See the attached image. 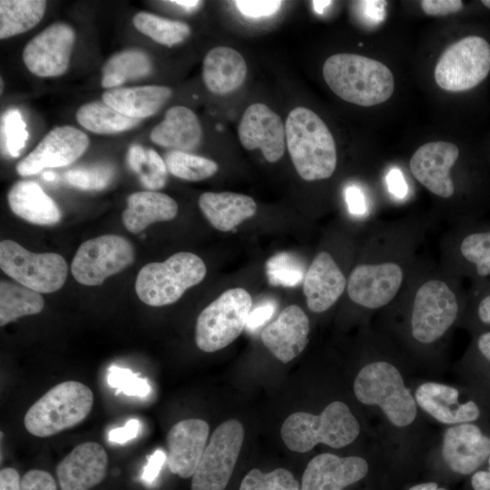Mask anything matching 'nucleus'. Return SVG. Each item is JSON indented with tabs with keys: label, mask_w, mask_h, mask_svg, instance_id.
Wrapping results in <instances>:
<instances>
[{
	"label": "nucleus",
	"mask_w": 490,
	"mask_h": 490,
	"mask_svg": "<svg viewBox=\"0 0 490 490\" xmlns=\"http://www.w3.org/2000/svg\"><path fill=\"white\" fill-rule=\"evenodd\" d=\"M43 178L45 180V181H53L56 179V174L53 172H44L43 173Z\"/></svg>",
	"instance_id": "nucleus-60"
},
{
	"label": "nucleus",
	"mask_w": 490,
	"mask_h": 490,
	"mask_svg": "<svg viewBox=\"0 0 490 490\" xmlns=\"http://www.w3.org/2000/svg\"><path fill=\"white\" fill-rule=\"evenodd\" d=\"M266 273L270 284L295 287L304 279V267L289 253H279L266 263Z\"/></svg>",
	"instance_id": "nucleus-41"
},
{
	"label": "nucleus",
	"mask_w": 490,
	"mask_h": 490,
	"mask_svg": "<svg viewBox=\"0 0 490 490\" xmlns=\"http://www.w3.org/2000/svg\"><path fill=\"white\" fill-rule=\"evenodd\" d=\"M199 207L210 223L220 231H230L257 211L254 200L247 195L222 191L202 193Z\"/></svg>",
	"instance_id": "nucleus-27"
},
{
	"label": "nucleus",
	"mask_w": 490,
	"mask_h": 490,
	"mask_svg": "<svg viewBox=\"0 0 490 490\" xmlns=\"http://www.w3.org/2000/svg\"><path fill=\"white\" fill-rule=\"evenodd\" d=\"M276 311L274 302L268 301L251 309L246 323L249 330L255 331L270 319Z\"/></svg>",
	"instance_id": "nucleus-48"
},
{
	"label": "nucleus",
	"mask_w": 490,
	"mask_h": 490,
	"mask_svg": "<svg viewBox=\"0 0 490 490\" xmlns=\"http://www.w3.org/2000/svg\"><path fill=\"white\" fill-rule=\"evenodd\" d=\"M459 303L456 292L444 280L432 279L416 290L411 314V332L420 343L439 339L456 321Z\"/></svg>",
	"instance_id": "nucleus-10"
},
{
	"label": "nucleus",
	"mask_w": 490,
	"mask_h": 490,
	"mask_svg": "<svg viewBox=\"0 0 490 490\" xmlns=\"http://www.w3.org/2000/svg\"><path fill=\"white\" fill-rule=\"evenodd\" d=\"M177 212V202L169 195L144 191L132 193L127 198L122 219L130 232L139 233L153 222L174 219Z\"/></svg>",
	"instance_id": "nucleus-30"
},
{
	"label": "nucleus",
	"mask_w": 490,
	"mask_h": 490,
	"mask_svg": "<svg viewBox=\"0 0 490 490\" xmlns=\"http://www.w3.org/2000/svg\"><path fill=\"white\" fill-rule=\"evenodd\" d=\"M474 490H490V456L488 457V469L475 472L471 479Z\"/></svg>",
	"instance_id": "nucleus-55"
},
{
	"label": "nucleus",
	"mask_w": 490,
	"mask_h": 490,
	"mask_svg": "<svg viewBox=\"0 0 490 490\" xmlns=\"http://www.w3.org/2000/svg\"><path fill=\"white\" fill-rule=\"evenodd\" d=\"M40 294L23 285L1 280L0 326H5L24 316L41 312L44 300Z\"/></svg>",
	"instance_id": "nucleus-35"
},
{
	"label": "nucleus",
	"mask_w": 490,
	"mask_h": 490,
	"mask_svg": "<svg viewBox=\"0 0 490 490\" xmlns=\"http://www.w3.org/2000/svg\"><path fill=\"white\" fill-rule=\"evenodd\" d=\"M7 199L11 211L30 223L54 225L61 220L55 201L34 181H17L10 189Z\"/></svg>",
	"instance_id": "nucleus-28"
},
{
	"label": "nucleus",
	"mask_w": 490,
	"mask_h": 490,
	"mask_svg": "<svg viewBox=\"0 0 490 490\" xmlns=\"http://www.w3.org/2000/svg\"><path fill=\"white\" fill-rule=\"evenodd\" d=\"M408 490H446L445 488H439L436 483H424L412 486Z\"/></svg>",
	"instance_id": "nucleus-58"
},
{
	"label": "nucleus",
	"mask_w": 490,
	"mask_h": 490,
	"mask_svg": "<svg viewBox=\"0 0 490 490\" xmlns=\"http://www.w3.org/2000/svg\"><path fill=\"white\" fill-rule=\"evenodd\" d=\"M481 3L490 9V0H483Z\"/></svg>",
	"instance_id": "nucleus-61"
},
{
	"label": "nucleus",
	"mask_w": 490,
	"mask_h": 490,
	"mask_svg": "<svg viewBox=\"0 0 490 490\" xmlns=\"http://www.w3.org/2000/svg\"><path fill=\"white\" fill-rule=\"evenodd\" d=\"M490 72V44L483 37L470 35L447 47L435 67V80L449 92H464L477 86Z\"/></svg>",
	"instance_id": "nucleus-9"
},
{
	"label": "nucleus",
	"mask_w": 490,
	"mask_h": 490,
	"mask_svg": "<svg viewBox=\"0 0 490 490\" xmlns=\"http://www.w3.org/2000/svg\"><path fill=\"white\" fill-rule=\"evenodd\" d=\"M93 404V394L86 385L73 380L62 382L30 407L24 425L33 436H51L84 420Z\"/></svg>",
	"instance_id": "nucleus-4"
},
{
	"label": "nucleus",
	"mask_w": 490,
	"mask_h": 490,
	"mask_svg": "<svg viewBox=\"0 0 490 490\" xmlns=\"http://www.w3.org/2000/svg\"><path fill=\"white\" fill-rule=\"evenodd\" d=\"M403 280V269L395 261L362 263L350 272L347 292L354 303L376 309L396 297Z\"/></svg>",
	"instance_id": "nucleus-13"
},
{
	"label": "nucleus",
	"mask_w": 490,
	"mask_h": 490,
	"mask_svg": "<svg viewBox=\"0 0 490 490\" xmlns=\"http://www.w3.org/2000/svg\"><path fill=\"white\" fill-rule=\"evenodd\" d=\"M330 4H332L331 1H312L314 10L318 14H322Z\"/></svg>",
	"instance_id": "nucleus-59"
},
{
	"label": "nucleus",
	"mask_w": 490,
	"mask_h": 490,
	"mask_svg": "<svg viewBox=\"0 0 490 490\" xmlns=\"http://www.w3.org/2000/svg\"><path fill=\"white\" fill-rule=\"evenodd\" d=\"M442 455L454 472L469 475L490 456V438L471 423L452 426L444 435Z\"/></svg>",
	"instance_id": "nucleus-22"
},
{
	"label": "nucleus",
	"mask_w": 490,
	"mask_h": 490,
	"mask_svg": "<svg viewBox=\"0 0 490 490\" xmlns=\"http://www.w3.org/2000/svg\"><path fill=\"white\" fill-rule=\"evenodd\" d=\"M244 430L236 419L221 423L212 433L192 475L191 490H224L243 443Z\"/></svg>",
	"instance_id": "nucleus-12"
},
{
	"label": "nucleus",
	"mask_w": 490,
	"mask_h": 490,
	"mask_svg": "<svg viewBox=\"0 0 490 490\" xmlns=\"http://www.w3.org/2000/svg\"><path fill=\"white\" fill-rule=\"evenodd\" d=\"M240 13L247 17L260 18L276 14L282 5L278 0H238L234 2Z\"/></svg>",
	"instance_id": "nucleus-45"
},
{
	"label": "nucleus",
	"mask_w": 490,
	"mask_h": 490,
	"mask_svg": "<svg viewBox=\"0 0 490 490\" xmlns=\"http://www.w3.org/2000/svg\"><path fill=\"white\" fill-rule=\"evenodd\" d=\"M152 70L150 56L140 49H126L112 55L103 67L101 84L114 89L127 81L147 76Z\"/></svg>",
	"instance_id": "nucleus-32"
},
{
	"label": "nucleus",
	"mask_w": 490,
	"mask_h": 490,
	"mask_svg": "<svg viewBox=\"0 0 490 490\" xmlns=\"http://www.w3.org/2000/svg\"><path fill=\"white\" fill-rule=\"evenodd\" d=\"M472 297L477 320L490 327V279H475Z\"/></svg>",
	"instance_id": "nucleus-44"
},
{
	"label": "nucleus",
	"mask_w": 490,
	"mask_h": 490,
	"mask_svg": "<svg viewBox=\"0 0 490 490\" xmlns=\"http://www.w3.org/2000/svg\"><path fill=\"white\" fill-rule=\"evenodd\" d=\"M107 382L110 387L117 388L118 392H122L127 396L143 397L151 392V387L145 378L137 377L128 368L116 366L108 369Z\"/></svg>",
	"instance_id": "nucleus-43"
},
{
	"label": "nucleus",
	"mask_w": 490,
	"mask_h": 490,
	"mask_svg": "<svg viewBox=\"0 0 490 490\" xmlns=\"http://www.w3.org/2000/svg\"><path fill=\"white\" fill-rule=\"evenodd\" d=\"M368 471V465L361 457L320 454L308 464L300 490H342L361 480Z\"/></svg>",
	"instance_id": "nucleus-20"
},
{
	"label": "nucleus",
	"mask_w": 490,
	"mask_h": 490,
	"mask_svg": "<svg viewBox=\"0 0 490 490\" xmlns=\"http://www.w3.org/2000/svg\"><path fill=\"white\" fill-rule=\"evenodd\" d=\"M75 34L64 23H55L32 38L23 51L27 69L39 77H56L69 66Z\"/></svg>",
	"instance_id": "nucleus-14"
},
{
	"label": "nucleus",
	"mask_w": 490,
	"mask_h": 490,
	"mask_svg": "<svg viewBox=\"0 0 490 490\" xmlns=\"http://www.w3.org/2000/svg\"><path fill=\"white\" fill-rule=\"evenodd\" d=\"M415 397L423 410L444 424L470 423L480 416L474 401L459 403L458 390L446 385L424 383L417 387Z\"/></svg>",
	"instance_id": "nucleus-24"
},
{
	"label": "nucleus",
	"mask_w": 490,
	"mask_h": 490,
	"mask_svg": "<svg viewBox=\"0 0 490 490\" xmlns=\"http://www.w3.org/2000/svg\"><path fill=\"white\" fill-rule=\"evenodd\" d=\"M309 321L298 305L285 308L261 332L264 346L279 361L287 363L299 355L309 342Z\"/></svg>",
	"instance_id": "nucleus-21"
},
{
	"label": "nucleus",
	"mask_w": 490,
	"mask_h": 490,
	"mask_svg": "<svg viewBox=\"0 0 490 490\" xmlns=\"http://www.w3.org/2000/svg\"><path fill=\"white\" fill-rule=\"evenodd\" d=\"M247 64L242 55L228 46H217L204 57L202 78L215 94H227L240 88L245 81Z\"/></svg>",
	"instance_id": "nucleus-25"
},
{
	"label": "nucleus",
	"mask_w": 490,
	"mask_h": 490,
	"mask_svg": "<svg viewBox=\"0 0 490 490\" xmlns=\"http://www.w3.org/2000/svg\"><path fill=\"white\" fill-rule=\"evenodd\" d=\"M134 27L154 42L172 46L184 41L191 34L185 23L173 21L148 12H139L132 18Z\"/></svg>",
	"instance_id": "nucleus-37"
},
{
	"label": "nucleus",
	"mask_w": 490,
	"mask_h": 490,
	"mask_svg": "<svg viewBox=\"0 0 490 490\" xmlns=\"http://www.w3.org/2000/svg\"><path fill=\"white\" fill-rule=\"evenodd\" d=\"M354 392L361 403L380 407L397 426H408L416 418V401L397 368L388 362L365 366L354 381Z\"/></svg>",
	"instance_id": "nucleus-6"
},
{
	"label": "nucleus",
	"mask_w": 490,
	"mask_h": 490,
	"mask_svg": "<svg viewBox=\"0 0 490 490\" xmlns=\"http://www.w3.org/2000/svg\"><path fill=\"white\" fill-rule=\"evenodd\" d=\"M140 426L138 419H130L123 426L112 429L108 434V440L112 443L124 444L137 436Z\"/></svg>",
	"instance_id": "nucleus-51"
},
{
	"label": "nucleus",
	"mask_w": 490,
	"mask_h": 490,
	"mask_svg": "<svg viewBox=\"0 0 490 490\" xmlns=\"http://www.w3.org/2000/svg\"><path fill=\"white\" fill-rule=\"evenodd\" d=\"M113 176V169L108 164H96L67 171L66 181L84 191H101L107 187Z\"/></svg>",
	"instance_id": "nucleus-42"
},
{
	"label": "nucleus",
	"mask_w": 490,
	"mask_h": 490,
	"mask_svg": "<svg viewBox=\"0 0 490 490\" xmlns=\"http://www.w3.org/2000/svg\"><path fill=\"white\" fill-rule=\"evenodd\" d=\"M167 460L164 451L158 449L148 457V462L143 467L142 479L146 485H151L159 475V473Z\"/></svg>",
	"instance_id": "nucleus-50"
},
{
	"label": "nucleus",
	"mask_w": 490,
	"mask_h": 490,
	"mask_svg": "<svg viewBox=\"0 0 490 490\" xmlns=\"http://www.w3.org/2000/svg\"><path fill=\"white\" fill-rule=\"evenodd\" d=\"M201 136L197 115L181 105L171 107L150 133L151 140L157 145L186 152L200 144Z\"/></svg>",
	"instance_id": "nucleus-26"
},
{
	"label": "nucleus",
	"mask_w": 490,
	"mask_h": 490,
	"mask_svg": "<svg viewBox=\"0 0 490 490\" xmlns=\"http://www.w3.org/2000/svg\"><path fill=\"white\" fill-rule=\"evenodd\" d=\"M88 145L87 135L79 129L71 125L57 126L16 164V172L21 176H30L46 168L69 165L85 152Z\"/></svg>",
	"instance_id": "nucleus-15"
},
{
	"label": "nucleus",
	"mask_w": 490,
	"mask_h": 490,
	"mask_svg": "<svg viewBox=\"0 0 490 490\" xmlns=\"http://www.w3.org/2000/svg\"><path fill=\"white\" fill-rule=\"evenodd\" d=\"M240 143L247 150L260 149L270 162L284 154L286 132L280 117L263 103L250 104L244 112L238 128Z\"/></svg>",
	"instance_id": "nucleus-16"
},
{
	"label": "nucleus",
	"mask_w": 490,
	"mask_h": 490,
	"mask_svg": "<svg viewBox=\"0 0 490 490\" xmlns=\"http://www.w3.org/2000/svg\"><path fill=\"white\" fill-rule=\"evenodd\" d=\"M207 269L194 253L177 252L163 262L144 265L135 281L139 299L152 307L176 302L183 293L204 279Z\"/></svg>",
	"instance_id": "nucleus-5"
},
{
	"label": "nucleus",
	"mask_w": 490,
	"mask_h": 490,
	"mask_svg": "<svg viewBox=\"0 0 490 490\" xmlns=\"http://www.w3.org/2000/svg\"><path fill=\"white\" fill-rule=\"evenodd\" d=\"M240 490H300L299 483L287 469L277 468L262 473L254 468L242 479Z\"/></svg>",
	"instance_id": "nucleus-39"
},
{
	"label": "nucleus",
	"mask_w": 490,
	"mask_h": 490,
	"mask_svg": "<svg viewBox=\"0 0 490 490\" xmlns=\"http://www.w3.org/2000/svg\"><path fill=\"white\" fill-rule=\"evenodd\" d=\"M345 197L349 211L361 214L365 211V199L362 191L357 186L350 185L345 190Z\"/></svg>",
	"instance_id": "nucleus-52"
},
{
	"label": "nucleus",
	"mask_w": 490,
	"mask_h": 490,
	"mask_svg": "<svg viewBox=\"0 0 490 490\" xmlns=\"http://www.w3.org/2000/svg\"><path fill=\"white\" fill-rule=\"evenodd\" d=\"M0 490H21V478L15 468L5 467L1 469Z\"/></svg>",
	"instance_id": "nucleus-53"
},
{
	"label": "nucleus",
	"mask_w": 490,
	"mask_h": 490,
	"mask_svg": "<svg viewBox=\"0 0 490 490\" xmlns=\"http://www.w3.org/2000/svg\"><path fill=\"white\" fill-rule=\"evenodd\" d=\"M0 267L21 285L38 293H52L64 285L68 267L57 253H34L14 240L0 243Z\"/></svg>",
	"instance_id": "nucleus-8"
},
{
	"label": "nucleus",
	"mask_w": 490,
	"mask_h": 490,
	"mask_svg": "<svg viewBox=\"0 0 490 490\" xmlns=\"http://www.w3.org/2000/svg\"><path fill=\"white\" fill-rule=\"evenodd\" d=\"M361 15L369 24H377L385 17L386 1H359L357 2Z\"/></svg>",
	"instance_id": "nucleus-49"
},
{
	"label": "nucleus",
	"mask_w": 490,
	"mask_h": 490,
	"mask_svg": "<svg viewBox=\"0 0 490 490\" xmlns=\"http://www.w3.org/2000/svg\"><path fill=\"white\" fill-rule=\"evenodd\" d=\"M170 3L177 5L183 8H187V9H193L197 7L200 4H201V2L197 1V0H176V1H170Z\"/></svg>",
	"instance_id": "nucleus-57"
},
{
	"label": "nucleus",
	"mask_w": 490,
	"mask_h": 490,
	"mask_svg": "<svg viewBox=\"0 0 490 490\" xmlns=\"http://www.w3.org/2000/svg\"><path fill=\"white\" fill-rule=\"evenodd\" d=\"M132 244L122 236L107 234L84 241L71 264L75 280L85 286L101 285L108 277L131 265Z\"/></svg>",
	"instance_id": "nucleus-11"
},
{
	"label": "nucleus",
	"mask_w": 490,
	"mask_h": 490,
	"mask_svg": "<svg viewBox=\"0 0 490 490\" xmlns=\"http://www.w3.org/2000/svg\"><path fill=\"white\" fill-rule=\"evenodd\" d=\"M28 138L26 124L16 109L7 111L1 120V148L5 154L16 158Z\"/></svg>",
	"instance_id": "nucleus-40"
},
{
	"label": "nucleus",
	"mask_w": 490,
	"mask_h": 490,
	"mask_svg": "<svg viewBox=\"0 0 490 490\" xmlns=\"http://www.w3.org/2000/svg\"><path fill=\"white\" fill-rule=\"evenodd\" d=\"M108 456L98 443L85 442L76 446L56 466L55 473L61 490H89L105 477Z\"/></svg>",
	"instance_id": "nucleus-18"
},
{
	"label": "nucleus",
	"mask_w": 490,
	"mask_h": 490,
	"mask_svg": "<svg viewBox=\"0 0 490 490\" xmlns=\"http://www.w3.org/2000/svg\"><path fill=\"white\" fill-rule=\"evenodd\" d=\"M461 268L475 279L490 277V223L466 228L458 244Z\"/></svg>",
	"instance_id": "nucleus-31"
},
{
	"label": "nucleus",
	"mask_w": 490,
	"mask_h": 490,
	"mask_svg": "<svg viewBox=\"0 0 490 490\" xmlns=\"http://www.w3.org/2000/svg\"><path fill=\"white\" fill-rule=\"evenodd\" d=\"M172 94L171 88L162 85L114 88L103 93V102L126 116L142 120L155 114Z\"/></svg>",
	"instance_id": "nucleus-29"
},
{
	"label": "nucleus",
	"mask_w": 490,
	"mask_h": 490,
	"mask_svg": "<svg viewBox=\"0 0 490 490\" xmlns=\"http://www.w3.org/2000/svg\"><path fill=\"white\" fill-rule=\"evenodd\" d=\"M347 289L346 278L333 257L320 251L312 260L303 279L307 306L315 313L331 308Z\"/></svg>",
	"instance_id": "nucleus-23"
},
{
	"label": "nucleus",
	"mask_w": 490,
	"mask_h": 490,
	"mask_svg": "<svg viewBox=\"0 0 490 490\" xmlns=\"http://www.w3.org/2000/svg\"><path fill=\"white\" fill-rule=\"evenodd\" d=\"M129 167L138 174L142 186L149 191L162 189L167 180V167L160 154L152 148L132 145L127 153Z\"/></svg>",
	"instance_id": "nucleus-36"
},
{
	"label": "nucleus",
	"mask_w": 490,
	"mask_h": 490,
	"mask_svg": "<svg viewBox=\"0 0 490 490\" xmlns=\"http://www.w3.org/2000/svg\"><path fill=\"white\" fill-rule=\"evenodd\" d=\"M326 83L342 100L372 106L388 100L394 91L391 71L381 62L354 54H336L323 64Z\"/></svg>",
	"instance_id": "nucleus-2"
},
{
	"label": "nucleus",
	"mask_w": 490,
	"mask_h": 490,
	"mask_svg": "<svg viewBox=\"0 0 490 490\" xmlns=\"http://www.w3.org/2000/svg\"><path fill=\"white\" fill-rule=\"evenodd\" d=\"M476 348L480 355L490 363V330L485 331L478 336Z\"/></svg>",
	"instance_id": "nucleus-56"
},
{
	"label": "nucleus",
	"mask_w": 490,
	"mask_h": 490,
	"mask_svg": "<svg viewBox=\"0 0 490 490\" xmlns=\"http://www.w3.org/2000/svg\"><path fill=\"white\" fill-rule=\"evenodd\" d=\"M21 490H57V486L50 473L32 469L21 478Z\"/></svg>",
	"instance_id": "nucleus-46"
},
{
	"label": "nucleus",
	"mask_w": 490,
	"mask_h": 490,
	"mask_svg": "<svg viewBox=\"0 0 490 490\" xmlns=\"http://www.w3.org/2000/svg\"><path fill=\"white\" fill-rule=\"evenodd\" d=\"M164 159L167 170L173 176L186 181H201L218 171L215 162L186 152L170 151Z\"/></svg>",
	"instance_id": "nucleus-38"
},
{
	"label": "nucleus",
	"mask_w": 490,
	"mask_h": 490,
	"mask_svg": "<svg viewBox=\"0 0 490 490\" xmlns=\"http://www.w3.org/2000/svg\"><path fill=\"white\" fill-rule=\"evenodd\" d=\"M459 156L458 147L449 142H430L412 155L409 167L413 176L430 192L441 198L455 193L450 170Z\"/></svg>",
	"instance_id": "nucleus-17"
},
{
	"label": "nucleus",
	"mask_w": 490,
	"mask_h": 490,
	"mask_svg": "<svg viewBox=\"0 0 490 490\" xmlns=\"http://www.w3.org/2000/svg\"><path fill=\"white\" fill-rule=\"evenodd\" d=\"M461 0H423L420 6L428 15H446L459 12L463 8Z\"/></svg>",
	"instance_id": "nucleus-47"
},
{
	"label": "nucleus",
	"mask_w": 490,
	"mask_h": 490,
	"mask_svg": "<svg viewBox=\"0 0 490 490\" xmlns=\"http://www.w3.org/2000/svg\"><path fill=\"white\" fill-rule=\"evenodd\" d=\"M387 181L389 191L397 197L402 198L407 193V184L399 170L394 169L389 172Z\"/></svg>",
	"instance_id": "nucleus-54"
},
{
	"label": "nucleus",
	"mask_w": 490,
	"mask_h": 490,
	"mask_svg": "<svg viewBox=\"0 0 490 490\" xmlns=\"http://www.w3.org/2000/svg\"><path fill=\"white\" fill-rule=\"evenodd\" d=\"M360 426L348 407L341 401L330 403L320 415L291 414L282 424L281 438L294 452L305 453L322 443L334 448L351 444Z\"/></svg>",
	"instance_id": "nucleus-3"
},
{
	"label": "nucleus",
	"mask_w": 490,
	"mask_h": 490,
	"mask_svg": "<svg viewBox=\"0 0 490 490\" xmlns=\"http://www.w3.org/2000/svg\"><path fill=\"white\" fill-rule=\"evenodd\" d=\"M286 144L298 174L307 181L329 178L337 167L332 133L313 111L298 106L285 122Z\"/></svg>",
	"instance_id": "nucleus-1"
},
{
	"label": "nucleus",
	"mask_w": 490,
	"mask_h": 490,
	"mask_svg": "<svg viewBox=\"0 0 490 490\" xmlns=\"http://www.w3.org/2000/svg\"><path fill=\"white\" fill-rule=\"evenodd\" d=\"M209 425L191 418L173 425L167 435L169 470L181 478L193 475L206 447Z\"/></svg>",
	"instance_id": "nucleus-19"
},
{
	"label": "nucleus",
	"mask_w": 490,
	"mask_h": 490,
	"mask_svg": "<svg viewBox=\"0 0 490 490\" xmlns=\"http://www.w3.org/2000/svg\"><path fill=\"white\" fill-rule=\"evenodd\" d=\"M77 122L84 129L99 134H112L130 130L141 122L131 118L104 102H93L82 105L76 112Z\"/></svg>",
	"instance_id": "nucleus-34"
},
{
	"label": "nucleus",
	"mask_w": 490,
	"mask_h": 490,
	"mask_svg": "<svg viewBox=\"0 0 490 490\" xmlns=\"http://www.w3.org/2000/svg\"><path fill=\"white\" fill-rule=\"evenodd\" d=\"M251 307L252 299L244 289L234 288L221 293L197 318V347L211 353L229 346L246 327Z\"/></svg>",
	"instance_id": "nucleus-7"
},
{
	"label": "nucleus",
	"mask_w": 490,
	"mask_h": 490,
	"mask_svg": "<svg viewBox=\"0 0 490 490\" xmlns=\"http://www.w3.org/2000/svg\"><path fill=\"white\" fill-rule=\"evenodd\" d=\"M46 8L44 0H1L0 38L5 39L34 27Z\"/></svg>",
	"instance_id": "nucleus-33"
},
{
	"label": "nucleus",
	"mask_w": 490,
	"mask_h": 490,
	"mask_svg": "<svg viewBox=\"0 0 490 490\" xmlns=\"http://www.w3.org/2000/svg\"><path fill=\"white\" fill-rule=\"evenodd\" d=\"M3 92V80L1 78V93Z\"/></svg>",
	"instance_id": "nucleus-62"
}]
</instances>
